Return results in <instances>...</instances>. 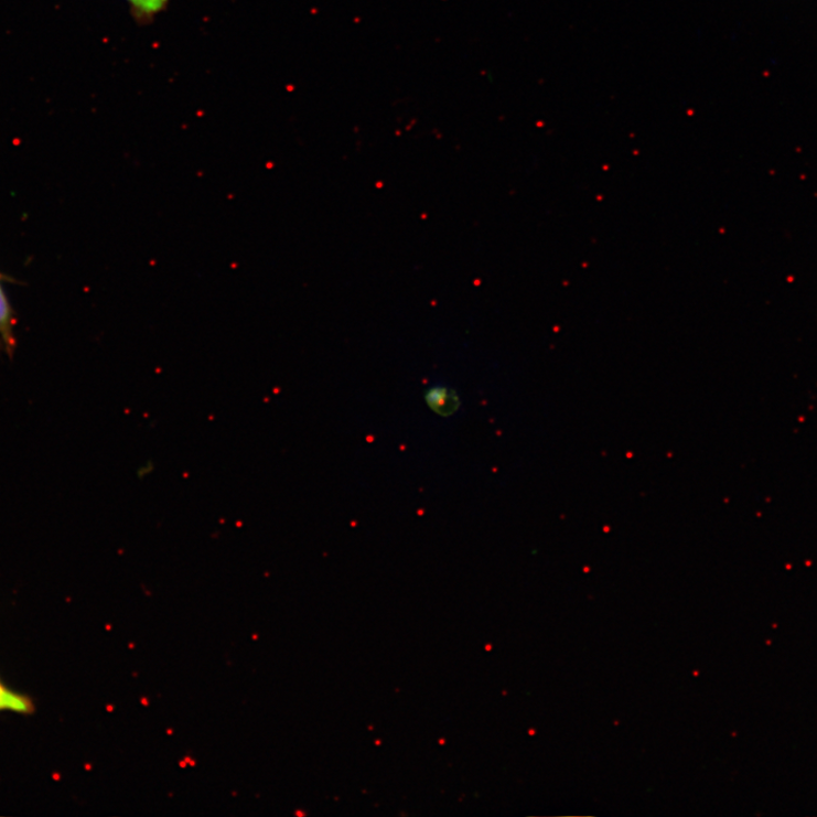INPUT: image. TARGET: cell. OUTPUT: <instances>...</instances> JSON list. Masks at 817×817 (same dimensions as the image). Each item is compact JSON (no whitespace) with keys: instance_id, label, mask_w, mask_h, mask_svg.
Wrapping results in <instances>:
<instances>
[{"instance_id":"cell-1","label":"cell","mask_w":817,"mask_h":817,"mask_svg":"<svg viewBox=\"0 0 817 817\" xmlns=\"http://www.w3.org/2000/svg\"><path fill=\"white\" fill-rule=\"evenodd\" d=\"M35 710L36 707L31 696L13 689L0 677V713L31 716Z\"/></svg>"},{"instance_id":"cell-2","label":"cell","mask_w":817,"mask_h":817,"mask_svg":"<svg viewBox=\"0 0 817 817\" xmlns=\"http://www.w3.org/2000/svg\"><path fill=\"white\" fill-rule=\"evenodd\" d=\"M17 319L9 298L0 282V340L10 357H13L18 345L15 336Z\"/></svg>"},{"instance_id":"cell-3","label":"cell","mask_w":817,"mask_h":817,"mask_svg":"<svg viewBox=\"0 0 817 817\" xmlns=\"http://www.w3.org/2000/svg\"><path fill=\"white\" fill-rule=\"evenodd\" d=\"M426 400L428 406L442 416L452 415L459 407V399L455 394L444 387H437L428 393Z\"/></svg>"},{"instance_id":"cell-4","label":"cell","mask_w":817,"mask_h":817,"mask_svg":"<svg viewBox=\"0 0 817 817\" xmlns=\"http://www.w3.org/2000/svg\"><path fill=\"white\" fill-rule=\"evenodd\" d=\"M128 2L137 19L147 21L166 10L171 0H128Z\"/></svg>"},{"instance_id":"cell-5","label":"cell","mask_w":817,"mask_h":817,"mask_svg":"<svg viewBox=\"0 0 817 817\" xmlns=\"http://www.w3.org/2000/svg\"><path fill=\"white\" fill-rule=\"evenodd\" d=\"M0 350H4V345H3L2 340H0Z\"/></svg>"}]
</instances>
